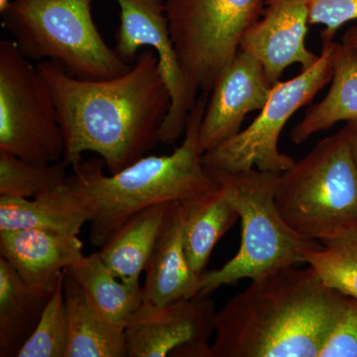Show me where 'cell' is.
<instances>
[{
    "instance_id": "cb8c5ba5",
    "label": "cell",
    "mask_w": 357,
    "mask_h": 357,
    "mask_svg": "<svg viewBox=\"0 0 357 357\" xmlns=\"http://www.w3.org/2000/svg\"><path fill=\"white\" fill-rule=\"evenodd\" d=\"M321 243L323 248L307 251L305 263L326 287L357 299V231Z\"/></svg>"
},
{
    "instance_id": "52a82bcc",
    "label": "cell",
    "mask_w": 357,
    "mask_h": 357,
    "mask_svg": "<svg viewBox=\"0 0 357 357\" xmlns=\"http://www.w3.org/2000/svg\"><path fill=\"white\" fill-rule=\"evenodd\" d=\"M0 151L49 165L64 158L55 98L14 40H0Z\"/></svg>"
},
{
    "instance_id": "7c38bea8",
    "label": "cell",
    "mask_w": 357,
    "mask_h": 357,
    "mask_svg": "<svg viewBox=\"0 0 357 357\" xmlns=\"http://www.w3.org/2000/svg\"><path fill=\"white\" fill-rule=\"evenodd\" d=\"M273 86L263 66L239 50L208 93L199 130L202 153L238 133L248 114L264 107Z\"/></svg>"
},
{
    "instance_id": "4fadbf2b",
    "label": "cell",
    "mask_w": 357,
    "mask_h": 357,
    "mask_svg": "<svg viewBox=\"0 0 357 357\" xmlns=\"http://www.w3.org/2000/svg\"><path fill=\"white\" fill-rule=\"evenodd\" d=\"M309 1L264 0L261 15L244 34L241 50L263 66L273 86L290 66L300 65L304 70L319 60L306 46Z\"/></svg>"
},
{
    "instance_id": "ba28073f",
    "label": "cell",
    "mask_w": 357,
    "mask_h": 357,
    "mask_svg": "<svg viewBox=\"0 0 357 357\" xmlns=\"http://www.w3.org/2000/svg\"><path fill=\"white\" fill-rule=\"evenodd\" d=\"M335 45V41L323 43L316 64L275 84L267 102L248 128L204 153L206 170L232 173L256 168L281 174L290 168L295 160L279 150L282 131L291 117L332 81Z\"/></svg>"
},
{
    "instance_id": "9a60e30c",
    "label": "cell",
    "mask_w": 357,
    "mask_h": 357,
    "mask_svg": "<svg viewBox=\"0 0 357 357\" xmlns=\"http://www.w3.org/2000/svg\"><path fill=\"white\" fill-rule=\"evenodd\" d=\"M185 208L172 203L151 257L145 268L143 301L164 305L199 293L201 275L188 262L184 246Z\"/></svg>"
},
{
    "instance_id": "7402d4cb",
    "label": "cell",
    "mask_w": 357,
    "mask_h": 357,
    "mask_svg": "<svg viewBox=\"0 0 357 357\" xmlns=\"http://www.w3.org/2000/svg\"><path fill=\"white\" fill-rule=\"evenodd\" d=\"M88 218L59 206L47 194L34 199L0 196V231L44 230L79 236Z\"/></svg>"
},
{
    "instance_id": "d4e9b609",
    "label": "cell",
    "mask_w": 357,
    "mask_h": 357,
    "mask_svg": "<svg viewBox=\"0 0 357 357\" xmlns=\"http://www.w3.org/2000/svg\"><path fill=\"white\" fill-rule=\"evenodd\" d=\"M64 276L52 293L31 337L17 357H66L69 321L64 296Z\"/></svg>"
},
{
    "instance_id": "44dd1931",
    "label": "cell",
    "mask_w": 357,
    "mask_h": 357,
    "mask_svg": "<svg viewBox=\"0 0 357 357\" xmlns=\"http://www.w3.org/2000/svg\"><path fill=\"white\" fill-rule=\"evenodd\" d=\"M102 316L112 323L126 326L143 302L140 284L124 283L102 261L100 253L86 255L79 264L66 270Z\"/></svg>"
},
{
    "instance_id": "3957f363",
    "label": "cell",
    "mask_w": 357,
    "mask_h": 357,
    "mask_svg": "<svg viewBox=\"0 0 357 357\" xmlns=\"http://www.w3.org/2000/svg\"><path fill=\"white\" fill-rule=\"evenodd\" d=\"M208 93L192 107L184 139L170 155L146 156L119 172L105 174L102 158L72 166L64 184L53 192L59 203L88 218L89 241L102 248L139 211L159 204L184 203L210 196L220 184L206 170L199 148V130Z\"/></svg>"
},
{
    "instance_id": "83f0119b",
    "label": "cell",
    "mask_w": 357,
    "mask_h": 357,
    "mask_svg": "<svg viewBox=\"0 0 357 357\" xmlns=\"http://www.w3.org/2000/svg\"><path fill=\"white\" fill-rule=\"evenodd\" d=\"M347 131V138H349V144H351L352 155L357 164V119L345 122L344 126Z\"/></svg>"
},
{
    "instance_id": "7a4b0ae2",
    "label": "cell",
    "mask_w": 357,
    "mask_h": 357,
    "mask_svg": "<svg viewBox=\"0 0 357 357\" xmlns=\"http://www.w3.org/2000/svg\"><path fill=\"white\" fill-rule=\"evenodd\" d=\"M251 281L217 312L211 357H319L344 295L309 265Z\"/></svg>"
},
{
    "instance_id": "e0dca14e",
    "label": "cell",
    "mask_w": 357,
    "mask_h": 357,
    "mask_svg": "<svg viewBox=\"0 0 357 357\" xmlns=\"http://www.w3.org/2000/svg\"><path fill=\"white\" fill-rule=\"evenodd\" d=\"M171 204H159L134 215L100 248V257L122 282L140 284Z\"/></svg>"
},
{
    "instance_id": "4316f807",
    "label": "cell",
    "mask_w": 357,
    "mask_h": 357,
    "mask_svg": "<svg viewBox=\"0 0 357 357\" xmlns=\"http://www.w3.org/2000/svg\"><path fill=\"white\" fill-rule=\"evenodd\" d=\"M310 25H323L321 43L333 41L342 26L357 20V0H310Z\"/></svg>"
},
{
    "instance_id": "6da1fadb",
    "label": "cell",
    "mask_w": 357,
    "mask_h": 357,
    "mask_svg": "<svg viewBox=\"0 0 357 357\" xmlns=\"http://www.w3.org/2000/svg\"><path fill=\"white\" fill-rule=\"evenodd\" d=\"M37 67L55 98L63 160L70 166L93 152L109 174L117 173L160 143L171 96L152 49H142L128 72L109 79H79L52 61Z\"/></svg>"
},
{
    "instance_id": "d6986e66",
    "label": "cell",
    "mask_w": 357,
    "mask_h": 357,
    "mask_svg": "<svg viewBox=\"0 0 357 357\" xmlns=\"http://www.w3.org/2000/svg\"><path fill=\"white\" fill-rule=\"evenodd\" d=\"M50 296L29 287L0 258V356H18L38 325Z\"/></svg>"
},
{
    "instance_id": "2e32d148",
    "label": "cell",
    "mask_w": 357,
    "mask_h": 357,
    "mask_svg": "<svg viewBox=\"0 0 357 357\" xmlns=\"http://www.w3.org/2000/svg\"><path fill=\"white\" fill-rule=\"evenodd\" d=\"M64 296L69 321L66 357H128L126 326L102 316L66 271Z\"/></svg>"
},
{
    "instance_id": "f1b7e54d",
    "label": "cell",
    "mask_w": 357,
    "mask_h": 357,
    "mask_svg": "<svg viewBox=\"0 0 357 357\" xmlns=\"http://www.w3.org/2000/svg\"><path fill=\"white\" fill-rule=\"evenodd\" d=\"M342 43L347 45L357 53V24L351 26L342 37Z\"/></svg>"
},
{
    "instance_id": "30bf717a",
    "label": "cell",
    "mask_w": 357,
    "mask_h": 357,
    "mask_svg": "<svg viewBox=\"0 0 357 357\" xmlns=\"http://www.w3.org/2000/svg\"><path fill=\"white\" fill-rule=\"evenodd\" d=\"M121 9L115 51L128 64L144 47L156 52L160 69L171 96V107L160 132V143L173 144L184 135L199 91L185 76L174 44L165 2L162 0H115Z\"/></svg>"
},
{
    "instance_id": "8fae6325",
    "label": "cell",
    "mask_w": 357,
    "mask_h": 357,
    "mask_svg": "<svg viewBox=\"0 0 357 357\" xmlns=\"http://www.w3.org/2000/svg\"><path fill=\"white\" fill-rule=\"evenodd\" d=\"M210 296L164 305L143 301L126 323L128 357H211L217 311Z\"/></svg>"
},
{
    "instance_id": "484cf974",
    "label": "cell",
    "mask_w": 357,
    "mask_h": 357,
    "mask_svg": "<svg viewBox=\"0 0 357 357\" xmlns=\"http://www.w3.org/2000/svg\"><path fill=\"white\" fill-rule=\"evenodd\" d=\"M319 357H357V299L344 295L342 307Z\"/></svg>"
},
{
    "instance_id": "277c9868",
    "label": "cell",
    "mask_w": 357,
    "mask_h": 357,
    "mask_svg": "<svg viewBox=\"0 0 357 357\" xmlns=\"http://www.w3.org/2000/svg\"><path fill=\"white\" fill-rule=\"evenodd\" d=\"M275 204L284 222L312 241L357 231V164L344 128L279 175Z\"/></svg>"
},
{
    "instance_id": "5bb4252c",
    "label": "cell",
    "mask_w": 357,
    "mask_h": 357,
    "mask_svg": "<svg viewBox=\"0 0 357 357\" xmlns=\"http://www.w3.org/2000/svg\"><path fill=\"white\" fill-rule=\"evenodd\" d=\"M0 255L29 287L52 295L68 268L84 259L79 236L44 231H0Z\"/></svg>"
},
{
    "instance_id": "603a6c76",
    "label": "cell",
    "mask_w": 357,
    "mask_h": 357,
    "mask_svg": "<svg viewBox=\"0 0 357 357\" xmlns=\"http://www.w3.org/2000/svg\"><path fill=\"white\" fill-rule=\"evenodd\" d=\"M69 166L65 160L37 165L0 151V196L34 199L54 191L67 180Z\"/></svg>"
},
{
    "instance_id": "ffe728a7",
    "label": "cell",
    "mask_w": 357,
    "mask_h": 357,
    "mask_svg": "<svg viewBox=\"0 0 357 357\" xmlns=\"http://www.w3.org/2000/svg\"><path fill=\"white\" fill-rule=\"evenodd\" d=\"M184 246L190 267L202 275L215 244L239 220V215L222 189L210 196L184 202Z\"/></svg>"
},
{
    "instance_id": "8992f818",
    "label": "cell",
    "mask_w": 357,
    "mask_h": 357,
    "mask_svg": "<svg viewBox=\"0 0 357 357\" xmlns=\"http://www.w3.org/2000/svg\"><path fill=\"white\" fill-rule=\"evenodd\" d=\"M1 17L29 60L52 61L84 79H109L130 69L98 31L91 0H11Z\"/></svg>"
},
{
    "instance_id": "ac0fdd59",
    "label": "cell",
    "mask_w": 357,
    "mask_h": 357,
    "mask_svg": "<svg viewBox=\"0 0 357 357\" xmlns=\"http://www.w3.org/2000/svg\"><path fill=\"white\" fill-rule=\"evenodd\" d=\"M357 119V53L342 43L335 45L331 88L321 102L312 105L293 128L291 140L302 144L314 134L338 122Z\"/></svg>"
},
{
    "instance_id": "9c48e42d",
    "label": "cell",
    "mask_w": 357,
    "mask_h": 357,
    "mask_svg": "<svg viewBox=\"0 0 357 357\" xmlns=\"http://www.w3.org/2000/svg\"><path fill=\"white\" fill-rule=\"evenodd\" d=\"M263 6L264 0H166L178 59L197 91L210 93Z\"/></svg>"
},
{
    "instance_id": "5b68a950",
    "label": "cell",
    "mask_w": 357,
    "mask_h": 357,
    "mask_svg": "<svg viewBox=\"0 0 357 357\" xmlns=\"http://www.w3.org/2000/svg\"><path fill=\"white\" fill-rule=\"evenodd\" d=\"M241 220L238 251L220 269L201 275L199 293L211 295L241 279L260 278L282 268L305 263L307 251L323 248L294 231L284 222L275 192L280 174L253 168L232 173H211Z\"/></svg>"
},
{
    "instance_id": "f546056e",
    "label": "cell",
    "mask_w": 357,
    "mask_h": 357,
    "mask_svg": "<svg viewBox=\"0 0 357 357\" xmlns=\"http://www.w3.org/2000/svg\"><path fill=\"white\" fill-rule=\"evenodd\" d=\"M10 1L11 0H0V14L6 10L8 4L10 3Z\"/></svg>"
}]
</instances>
